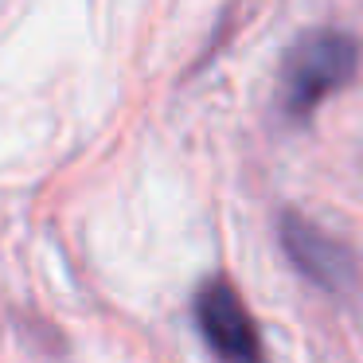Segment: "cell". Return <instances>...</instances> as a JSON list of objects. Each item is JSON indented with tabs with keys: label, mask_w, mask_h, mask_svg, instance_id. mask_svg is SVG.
Wrapping results in <instances>:
<instances>
[{
	"label": "cell",
	"mask_w": 363,
	"mask_h": 363,
	"mask_svg": "<svg viewBox=\"0 0 363 363\" xmlns=\"http://www.w3.org/2000/svg\"><path fill=\"white\" fill-rule=\"evenodd\" d=\"M196 324L207 352L219 363H266L254 316L246 313L242 297L230 281L211 277L196 293Z\"/></svg>",
	"instance_id": "obj_2"
},
{
	"label": "cell",
	"mask_w": 363,
	"mask_h": 363,
	"mask_svg": "<svg viewBox=\"0 0 363 363\" xmlns=\"http://www.w3.org/2000/svg\"><path fill=\"white\" fill-rule=\"evenodd\" d=\"M281 246L289 262L308 277L313 285L328 293H344L355 285V258L344 242L324 235L316 223L301 219V215H281Z\"/></svg>",
	"instance_id": "obj_3"
},
{
	"label": "cell",
	"mask_w": 363,
	"mask_h": 363,
	"mask_svg": "<svg viewBox=\"0 0 363 363\" xmlns=\"http://www.w3.org/2000/svg\"><path fill=\"white\" fill-rule=\"evenodd\" d=\"M359 48L347 32H308L293 43L281 71V106L289 118H308L332 90L355 74Z\"/></svg>",
	"instance_id": "obj_1"
}]
</instances>
